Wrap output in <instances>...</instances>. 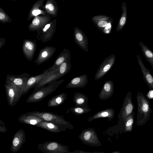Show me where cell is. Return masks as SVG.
<instances>
[{
    "instance_id": "obj_19",
    "label": "cell",
    "mask_w": 153,
    "mask_h": 153,
    "mask_svg": "<svg viewBox=\"0 0 153 153\" xmlns=\"http://www.w3.org/2000/svg\"><path fill=\"white\" fill-rule=\"evenodd\" d=\"M139 44L143 56L153 68V52L143 42H139Z\"/></svg>"
},
{
    "instance_id": "obj_9",
    "label": "cell",
    "mask_w": 153,
    "mask_h": 153,
    "mask_svg": "<svg viewBox=\"0 0 153 153\" xmlns=\"http://www.w3.org/2000/svg\"><path fill=\"white\" fill-rule=\"evenodd\" d=\"M50 70L44 71L42 73L35 76H30L27 79L22 90V95L27 93L29 91L42 80L47 75Z\"/></svg>"
},
{
    "instance_id": "obj_34",
    "label": "cell",
    "mask_w": 153,
    "mask_h": 153,
    "mask_svg": "<svg viewBox=\"0 0 153 153\" xmlns=\"http://www.w3.org/2000/svg\"><path fill=\"white\" fill-rule=\"evenodd\" d=\"M50 24H48L43 29V31H45L47 30L49 27H50Z\"/></svg>"
},
{
    "instance_id": "obj_22",
    "label": "cell",
    "mask_w": 153,
    "mask_h": 153,
    "mask_svg": "<svg viewBox=\"0 0 153 153\" xmlns=\"http://www.w3.org/2000/svg\"><path fill=\"white\" fill-rule=\"evenodd\" d=\"M70 110L76 115L83 114L91 111L90 107L88 105H75L74 107L70 108Z\"/></svg>"
},
{
    "instance_id": "obj_15",
    "label": "cell",
    "mask_w": 153,
    "mask_h": 153,
    "mask_svg": "<svg viewBox=\"0 0 153 153\" xmlns=\"http://www.w3.org/2000/svg\"><path fill=\"white\" fill-rule=\"evenodd\" d=\"M27 73H23L18 75H7L6 79L13 83L14 85L22 89L26 81L30 76Z\"/></svg>"
},
{
    "instance_id": "obj_25",
    "label": "cell",
    "mask_w": 153,
    "mask_h": 153,
    "mask_svg": "<svg viewBox=\"0 0 153 153\" xmlns=\"http://www.w3.org/2000/svg\"><path fill=\"white\" fill-rule=\"evenodd\" d=\"M58 147V144L55 143H52L49 144L47 146L48 150H52L56 149Z\"/></svg>"
},
{
    "instance_id": "obj_24",
    "label": "cell",
    "mask_w": 153,
    "mask_h": 153,
    "mask_svg": "<svg viewBox=\"0 0 153 153\" xmlns=\"http://www.w3.org/2000/svg\"><path fill=\"white\" fill-rule=\"evenodd\" d=\"M71 67L70 60L63 62L58 68L59 73L62 77L70 71Z\"/></svg>"
},
{
    "instance_id": "obj_33",
    "label": "cell",
    "mask_w": 153,
    "mask_h": 153,
    "mask_svg": "<svg viewBox=\"0 0 153 153\" xmlns=\"http://www.w3.org/2000/svg\"><path fill=\"white\" fill-rule=\"evenodd\" d=\"M5 18L4 15L1 12L0 13V19L2 20Z\"/></svg>"
},
{
    "instance_id": "obj_28",
    "label": "cell",
    "mask_w": 153,
    "mask_h": 153,
    "mask_svg": "<svg viewBox=\"0 0 153 153\" xmlns=\"http://www.w3.org/2000/svg\"><path fill=\"white\" fill-rule=\"evenodd\" d=\"M26 48L29 50H31L33 48L32 45L29 42H26L25 44Z\"/></svg>"
},
{
    "instance_id": "obj_30",
    "label": "cell",
    "mask_w": 153,
    "mask_h": 153,
    "mask_svg": "<svg viewBox=\"0 0 153 153\" xmlns=\"http://www.w3.org/2000/svg\"><path fill=\"white\" fill-rule=\"evenodd\" d=\"M39 21L37 19H34L32 22V24L35 26H37L39 25Z\"/></svg>"
},
{
    "instance_id": "obj_10",
    "label": "cell",
    "mask_w": 153,
    "mask_h": 153,
    "mask_svg": "<svg viewBox=\"0 0 153 153\" xmlns=\"http://www.w3.org/2000/svg\"><path fill=\"white\" fill-rule=\"evenodd\" d=\"M62 76L59 73L58 68L56 70L50 69L46 76L34 86V91L45 87L51 82L57 80Z\"/></svg>"
},
{
    "instance_id": "obj_27",
    "label": "cell",
    "mask_w": 153,
    "mask_h": 153,
    "mask_svg": "<svg viewBox=\"0 0 153 153\" xmlns=\"http://www.w3.org/2000/svg\"><path fill=\"white\" fill-rule=\"evenodd\" d=\"M72 153H107L102 152H85L82 150H77L72 152Z\"/></svg>"
},
{
    "instance_id": "obj_14",
    "label": "cell",
    "mask_w": 153,
    "mask_h": 153,
    "mask_svg": "<svg viewBox=\"0 0 153 153\" xmlns=\"http://www.w3.org/2000/svg\"><path fill=\"white\" fill-rule=\"evenodd\" d=\"M88 82V76L84 74L74 77L66 86V88H84Z\"/></svg>"
},
{
    "instance_id": "obj_18",
    "label": "cell",
    "mask_w": 153,
    "mask_h": 153,
    "mask_svg": "<svg viewBox=\"0 0 153 153\" xmlns=\"http://www.w3.org/2000/svg\"><path fill=\"white\" fill-rule=\"evenodd\" d=\"M67 99V94L62 93L53 97L48 102L47 105L49 107H54L62 104Z\"/></svg>"
},
{
    "instance_id": "obj_26",
    "label": "cell",
    "mask_w": 153,
    "mask_h": 153,
    "mask_svg": "<svg viewBox=\"0 0 153 153\" xmlns=\"http://www.w3.org/2000/svg\"><path fill=\"white\" fill-rule=\"evenodd\" d=\"M65 59L64 57H61L59 58L56 61L55 64L57 66H60L64 62Z\"/></svg>"
},
{
    "instance_id": "obj_37",
    "label": "cell",
    "mask_w": 153,
    "mask_h": 153,
    "mask_svg": "<svg viewBox=\"0 0 153 153\" xmlns=\"http://www.w3.org/2000/svg\"><path fill=\"white\" fill-rule=\"evenodd\" d=\"M48 5L47 4L45 6L46 8L47 9L48 8Z\"/></svg>"
},
{
    "instance_id": "obj_11",
    "label": "cell",
    "mask_w": 153,
    "mask_h": 153,
    "mask_svg": "<svg viewBox=\"0 0 153 153\" xmlns=\"http://www.w3.org/2000/svg\"><path fill=\"white\" fill-rule=\"evenodd\" d=\"M74 38L76 43L83 50L88 52V38L83 31L77 27H75L74 29Z\"/></svg>"
},
{
    "instance_id": "obj_16",
    "label": "cell",
    "mask_w": 153,
    "mask_h": 153,
    "mask_svg": "<svg viewBox=\"0 0 153 153\" xmlns=\"http://www.w3.org/2000/svg\"><path fill=\"white\" fill-rule=\"evenodd\" d=\"M115 115L114 110L112 108H108L100 111L92 116L90 117L87 121L91 122L93 120L102 118H107L108 121L114 118Z\"/></svg>"
},
{
    "instance_id": "obj_3",
    "label": "cell",
    "mask_w": 153,
    "mask_h": 153,
    "mask_svg": "<svg viewBox=\"0 0 153 153\" xmlns=\"http://www.w3.org/2000/svg\"><path fill=\"white\" fill-rule=\"evenodd\" d=\"M27 113L37 116L44 121L63 126L71 129L74 128L73 126L69 122L65 120L63 117L52 112L36 111L28 112Z\"/></svg>"
},
{
    "instance_id": "obj_17",
    "label": "cell",
    "mask_w": 153,
    "mask_h": 153,
    "mask_svg": "<svg viewBox=\"0 0 153 153\" xmlns=\"http://www.w3.org/2000/svg\"><path fill=\"white\" fill-rule=\"evenodd\" d=\"M19 121L24 123L34 125L44 121L40 117L33 115L29 114L27 113L23 114L19 117Z\"/></svg>"
},
{
    "instance_id": "obj_35",
    "label": "cell",
    "mask_w": 153,
    "mask_h": 153,
    "mask_svg": "<svg viewBox=\"0 0 153 153\" xmlns=\"http://www.w3.org/2000/svg\"><path fill=\"white\" fill-rule=\"evenodd\" d=\"M48 55L46 51H44L42 53V56L43 57H46Z\"/></svg>"
},
{
    "instance_id": "obj_36",
    "label": "cell",
    "mask_w": 153,
    "mask_h": 153,
    "mask_svg": "<svg viewBox=\"0 0 153 153\" xmlns=\"http://www.w3.org/2000/svg\"><path fill=\"white\" fill-rule=\"evenodd\" d=\"M111 153H121L118 151H114V152H112Z\"/></svg>"
},
{
    "instance_id": "obj_21",
    "label": "cell",
    "mask_w": 153,
    "mask_h": 153,
    "mask_svg": "<svg viewBox=\"0 0 153 153\" xmlns=\"http://www.w3.org/2000/svg\"><path fill=\"white\" fill-rule=\"evenodd\" d=\"M88 100V97L84 94L78 92L74 94L73 101L76 105H87Z\"/></svg>"
},
{
    "instance_id": "obj_5",
    "label": "cell",
    "mask_w": 153,
    "mask_h": 153,
    "mask_svg": "<svg viewBox=\"0 0 153 153\" xmlns=\"http://www.w3.org/2000/svg\"><path fill=\"white\" fill-rule=\"evenodd\" d=\"M84 144L93 147H99L102 144L98 138L95 129L88 128L83 130L78 137Z\"/></svg>"
},
{
    "instance_id": "obj_13",
    "label": "cell",
    "mask_w": 153,
    "mask_h": 153,
    "mask_svg": "<svg viewBox=\"0 0 153 153\" xmlns=\"http://www.w3.org/2000/svg\"><path fill=\"white\" fill-rule=\"evenodd\" d=\"M114 91V82L111 80H107L104 83L99 94V98L102 100H106L112 97Z\"/></svg>"
},
{
    "instance_id": "obj_20",
    "label": "cell",
    "mask_w": 153,
    "mask_h": 153,
    "mask_svg": "<svg viewBox=\"0 0 153 153\" xmlns=\"http://www.w3.org/2000/svg\"><path fill=\"white\" fill-rule=\"evenodd\" d=\"M122 13L121 16L119 19L116 31H119L124 27L127 20V9L126 3L123 2L122 4Z\"/></svg>"
},
{
    "instance_id": "obj_8",
    "label": "cell",
    "mask_w": 153,
    "mask_h": 153,
    "mask_svg": "<svg viewBox=\"0 0 153 153\" xmlns=\"http://www.w3.org/2000/svg\"><path fill=\"white\" fill-rule=\"evenodd\" d=\"M116 59L114 54L111 55L102 62L95 75L94 79L97 80L104 76L111 68Z\"/></svg>"
},
{
    "instance_id": "obj_12",
    "label": "cell",
    "mask_w": 153,
    "mask_h": 153,
    "mask_svg": "<svg viewBox=\"0 0 153 153\" xmlns=\"http://www.w3.org/2000/svg\"><path fill=\"white\" fill-rule=\"evenodd\" d=\"M137 58L138 63L140 68L144 81L150 90L153 91V76L149 70L145 67L139 55H137Z\"/></svg>"
},
{
    "instance_id": "obj_32",
    "label": "cell",
    "mask_w": 153,
    "mask_h": 153,
    "mask_svg": "<svg viewBox=\"0 0 153 153\" xmlns=\"http://www.w3.org/2000/svg\"><path fill=\"white\" fill-rule=\"evenodd\" d=\"M48 9L50 10H53L54 9V7L53 5L51 4H50L48 5Z\"/></svg>"
},
{
    "instance_id": "obj_4",
    "label": "cell",
    "mask_w": 153,
    "mask_h": 153,
    "mask_svg": "<svg viewBox=\"0 0 153 153\" xmlns=\"http://www.w3.org/2000/svg\"><path fill=\"white\" fill-rule=\"evenodd\" d=\"M4 85L8 104L13 107L20 100L22 95V89L6 78Z\"/></svg>"
},
{
    "instance_id": "obj_1",
    "label": "cell",
    "mask_w": 153,
    "mask_h": 153,
    "mask_svg": "<svg viewBox=\"0 0 153 153\" xmlns=\"http://www.w3.org/2000/svg\"><path fill=\"white\" fill-rule=\"evenodd\" d=\"M136 99L137 104V123L138 126H142L148 120L150 114L153 111L148 99L142 92H137Z\"/></svg>"
},
{
    "instance_id": "obj_6",
    "label": "cell",
    "mask_w": 153,
    "mask_h": 153,
    "mask_svg": "<svg viewBox=\"0 0 153 153\" xmlns=\"http://www.w3.org/2000/svg\"><path fill=\"white\" fill-rule=\"evenodd\" d=\"M92 20L99 30L104 33H110L113 20L111 17L105 15H98L92 17Z\"/></svg>"
},
{
    "instance_id": "obj_7",
    "label": "cell",
    "mask_w": 153,
    "mask_h": 153,
    "mask_svg": "<svg viewBox=\"0 0 153 153\" xmlns=\"http://www.w3.org/2000/svg\"><path fill=\"white\" fill-rule=\"evenodd\" d=\"M131 95L132 92L128 91L124 99L122 108L118 116L119 121L123 123L126 117L133 111L134 109Z\"/></svg>"
},
{
    "instance_id": "obj_29",
    "label": "cell",
    "mask_w": 153,
    "mask_h": 153,
    "mask_svg": "<svg viewBox=\"0 0 153 153\" xmlns=\"http://www.w3.org/2000/svg\"><path fill=\"white\" fill-rule=\"evenodd\" d=\"M19 143V139L16 138H15L13 141V143L14 146H17L18 145Z\"/></svg>"
},
{
    "instance_id": "obj_31",
    "label": "cell",
    "mask_w": 153,
    "mask_h": 153,
    "mask_svg": "<svg viewBox=\"0 0 153 153\" xmlns=\"http://www.w3.org/2000/svg\"><path fill=\"white\" fill-rule=\"evenodd\" d=\"M40 13L41 11L39 10H34L32 12L33 14L35 16H37Z\"/></svg>"
},
{
    "instance_id": "obj_23",
    "label": "cell",
    "mask_w": 153,
    "mask_h": 153,
    "mask_svg": "<svg viewBox=\"0 0 153 153\" xmlns=\"http://www.w3.org/2000/svg\"><path fill=\"white\" fill-rule=\"evenodd\" d=\"M135 112L133 111L126 118L124 124L126 131L131 132L132 129L134 121Z\"/></svg>"
},
{
    "instance_id": "obj_2",
    "label": "cell",
    "mask_w": 153,
    "mask_h": 153,
    "mask_svg": "<svg viewBox=\"0 0 153 153\" xmlns=\"http://www.w3.org/2000/svg\"><path fill=\"white\" fill-rule=\"evenodd\" d=\"M65 81L64 79L56 80L36 91H34L26 100L27 103L36 102L42 100L53 92L58 87Z\"/></svg>"
}]
</instances>
